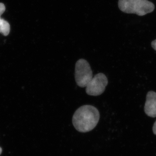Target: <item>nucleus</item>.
<instances>
[{
  "mask_svg": "<svg viewBox=\"0 0 156 156\" xmlns=\"http://www.w3.org/2000/svg\"><path fill=\"white\" fill-rule=\"evenodd\" d=\"M93 77V73L90 65L85 59L81 58L76 63L75 78L77 85L84 88Z\"/></svg>",
  "mask_w": 156,
  "mask_h": 156,
  "instance_id": "3",
  "label": "nucleus"
},
{
  "mask_svg": "<svg viewBox=\"0 0 156 156\" xmlns=\"http://www.w3.org/2000/svg\"><path fill=\"white\" fill-rule=\"evenodd\" d=\"M144 112L148 116L156 117V93L153 91L148 92L146 96Z\"/></svg>",
  "mask_w": 156,
  "mask_h": 156,
  "instance_id": "5",
  "label": "nucleus"
},
{
  "mask_svg": "<svg viewBox=\"0 0 156 156\" xmlns=\"http://www.w3.org/2000/svg\"><path fill=\"white\" fill-rule=\"evenodd\" d=\"M118 6L124 13L140 16L151 13L155 9L154 5L148 0H119Z\"/></svg>",
  "mask_w": 156,
  "mask_h": 156,
  "instance_id": "2",
  "label": "nucleus"
},
{
  "mask_svg": "<svg viewBox=\"0 0 156 156\" xmlns=\"http://www.w3.org/2000/svg\"><path fill=\"white\" fill-rule=\"evenodd\" d=\"M2 148L0 147V155H1V154H2Z\"/></svg>",
  "mask_w": 156,
  "mask_h": 156,
  "instance_id": "10",
  "label": "nucleus"
},
{
  "mask_svg": "<svg viewBox=\"0 0 156 156\" xmlns=\"http://www.w3.org/2000/svg\"><path fill=\"white\" fill-rule=\"evenodd\" d=\"M100 119V113L95 107L85 105L80 107L74 114L73 124L79 132L86 133L93 130Z\"/></svg>",
  "mask_w": 156,
  "mask_h": 156,
  "instance_id": "1",
  "label": "nucleus"
},
{
  "mask_svg": "<svg viewBox=\"0 0 156 156\" xmlns=\"http://www.w3.org/2000/svg\"><path fill=\"white\" fill-rule=\"evenodd\" d=\"M153 131L154 134L156 135V121L154 124L153 127Z\"/></svg>",
  "mask_w": 156,
  "mask_h": 156,
  "instance_id": "9",
  "label": "nucleus"
},
{
  "mask_svg": "<svg viewBox=\"0 0 156 156\" xmlns=\"http://www.w3.org/2000/svg\"><path fill=\"white\" fill-rule=\"evenodd\" d=\"M10 31V26L8 21L3 19L0 20V33L5 36H8Z\"/></svg>",
  "mask_w": 156,
  "mask_h": 156,
  "instance_id": "6",
  "label": "nucleus"
},
{
  "mask_svg": "<svg viewBox=\"0 0 156 156\" xmlns=\"http://www.w3.org/2000/svg\"><path fill=\"white\" fill-rule=\"evenodd\" d=\"M151 46L154 50H156V40L152 42Z\"/></svg>",
  "mask_w": 156,
  "mask_h": 156,
  "instance_id": "8",
  "label": "nucleus"
},
{
  "mask_svg": "<svg viewBox=\"0 0 156 156\" xmlns=\"http://www.w3.org/2000/svg\"><path fill=\"white\" fill-rule=\"evenodd\" d=\"M108 83L106 76L102 73H99L92 77L86 87V92L91 96H98L104 92Z\"/></svg>",
  "mask_w": 156,
  "mask_h": 156,
  "instance_id": "4",
  "label": "nucleus"
},
{
  "mask_svg": "<svg viewBox=\"0 0 156 156\" xmlns=\"http://www.w3.org/2000/svg\"><path fill=\"white\" fill-rule=\"evenodd\" d=\"M5 11V7L3 3H0V20L1 19V15L4 13Z\"/></svg>",
  "mask_w": 156,
  "mask_h": 156,
  "instance_id": "7",
  "label": "nucleus"
}]
</instances>
